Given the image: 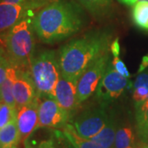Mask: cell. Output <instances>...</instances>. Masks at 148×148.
<instances>
[{"label":"cell","mask_w":148,"mask_h":148,"mask_svg":"<svg viewBox=\"0 0 148 148\" xmlns=\"http://www.w3.org/2000/svg\"><path fill=\"white\" fill-rule=\"evenodd\" d=\"M84 24L82 8L69 0H58L41 8L32 20L41 42L52 45L77 33Z\"/></svg>","instance_id":"obj_1"},{"label":"cell","mask_w":148,"mask_h":148,"mask_svg":"<svg viewBox=\"0 0 148 148\" xmlns=\"http://www.w3.org/2000/svg\"><path fill=\"white\" fill-rule=\"evenodd\" d=\"M111 34L107 31L91 32L63 45L58 53L61 75L78 80L93 61L110 49Z\"/></svg>","instance_id":"obj_2"},{"label":"cell","mask_w":148,"mask_h":148,"mask_svg":"<svg viewBox=\"0 0 148 148\" xmlns=\"http://www.w3.org/2000/svg\"><path fill=\"white\" fill-rule=\"evenodd\" d=\"M32 21L26 17L8 30L5 36L8 58L17 69H30L35 40Z\"/></svg>","instance_id":"obj_3"},{"label":"cell","mask_w":148,"mask_h":148,"mask_svg":"<svg viewBox=\"0 0 148 148\" xmlns=\"http://www.w3.org/2000/svg\"><path fill=\"white\" fill-rule=\"evenodd\" d=\"M30 73L38 98H53L55 86L61 77L58 54L55 50H44L33 56Z\"/></svg>","instance_id":"obj_4"},{"label":"cell","mask_w":148,"mask_h":148,"mask_svg":"<svg viewBox=\"0 0 148 148\" xmlns=\"http://www.w3.org/2000/svg\"><path fill=\"white\" fill-rule=\"evenodd\" d=\"M110 63V55L107 51L93 61L80 76L77 80V100L79 104L89 99L95 92Z\"/></svg>","instance_id":"obj_5"},{"label":"cell","mask_w":148,"mask_h":148,"mask_svg":"<svg viewBox=\"0 0 148 148\" xmlns=\"http://www.w3.org/2000/svg\"><path fill=\"white\" fill-rule=\"evenodd\" d=\"M130 86H132L130 81L118 73L110 61L96 88L95 95L101 105L106 106L119 99L126 88Z\"/></svg>","instance_id":"obj_6"},{"label":"cell","mask_w":148,"mask_h":148,"mask_svg":"<svg viewBox=\"0 0 148 148\" xmlns=\"http://www.w3.org/2000/svg\"><path fill=\"white\" fill-rule=\"evenodd\" d=\"M39 99L37 129L40 127L61 128L70 120L71 112L64 110L53 98L43 97Z\"/></svg>","instance_id":"obj_7"},{"label":"cell","mask_w":148,"mask_h":148,"mask_svg":"<svg viewBox=\"0 0 148 148\" xmlns=\"http://www.w3.org/2000/svg\"><path fill=\"white\" fill-rule=\"evenodd\" d=\"M110 118L104 108L90 109L82 113L73 125L81 137L91 138L106 127Z\"/></svg>","instance_id":"obj_8"},{"label":"cell","mask_w":148,"mask_h":148,"mask_svg":"<svg viewBox=\"0 0 148 148\" xmlns=\"http://www.w3.org/2000/svg\"><path fill=\"white\" fill-rule=\"evenodd\" d=\"M13 95L16 109L31 104L37 99L36 88L29 69H17L16 77L13 85Z\"/></svg>","instance_id":"obj_9"},{"label":"cell","mask_w":148,"mask_h":148,"mask_svg":"<svg viewBox=\"0 0 148 148\" xmlns=\"http://www.w3.org/2000/svg\"><path fill=\"white\" fill-rule=\"evenodd\" d=\"M53 99L64 110L71 113L75 110L80 105L77 100V80L61 75L54 89Z\"/></svg>","instance_id":"obj_10"},{"label":"cell","mask_w":148,"mask_h":148,"mask_svg":"<svg viewBox=\"0 0 148 148\" xmlns=\"http://www.w3.org/2000/svg\"><path fill=\"white\" fill-rule=\"evenodd\" d=\"M39 99L31 104L23 106L17 109L16 121L21 136V141L24 142L31 136L32 132L37 129L39 116H38Z\"/></svg>","instance_id":"obj_11"},{"label":"cell","mask_w":148,"mask_h":148,"mask_svg":"<svg viewBox=\"0 0 148 148\" xmlns=\"http://www.w3.org/2000/svg\"><path fill=\"white\" fill-rule=\"evenodd\" d=\"M32 8L27 1L23 3L0 2V32L8 31L16 23L27 17Z\"/></svg>","instance_id":"obj_12"},{"label":"cell","mask_w":148,"mask_h":148,"mask_svg":"<svg viewBox=\"0 0 148 148\" xmlns=\"http://www.w3.org/2000/svg\"><path fill=\"white\" fill-rule=\"evenodd\" d=\"M21 142L16 119L0 128V148H14Z\"/></svg>","instance_id":"obj_13"},{"label":"cell","mask_w":148,"mask_h":148,"mask_svg":"<svg viewBox=\"0 0 148 148\" xmlns=\"http://www.w3.org/2000/svg\"><path fill=\"white\" fill-rule=\"evenodd\" d=\"M16 71L17 68L11 64L8 69L5 81L0 86L3 101L14 109H16V104L13 95V85L16 77Z\"/></svg>","instance_id":"obj_14"},{"label":"cell","mask_w":148,"mask_h":148,"mask_svg":"<svg viewBox=\"0 0 148 148\" xmlns=\"http://www.w3.org/2000/svg\"><path fill=\"white\" fill-rule=\"evenodd\" d=\"M117 131V125L114 119L110 118V121L98 134L90 139L101 148H112Z\"/></svg>","instance_id":"obj_15"},{"label":"cell","mask_w":148,"mask_h":148,"mask_svg":"<svg viewBox=\"0 0 148 148\" xmlns=\"http://www.w3.org/2000/svg\"><path fill=\"white\" fill-rule=\"evenodd\" d=\"M132 88V100L136 104L148 100V69L138 74Z\"/></svg>","instance_id":"obj_16"},{"label":"cell","mask_w":148,"mask_h":148,"mask_svg":"<svg viewBox=\"0 0 148 148\" xmlns=\"http://www.w3.org/2000/svg\"><path fill=\"white\" fill-rule=\"evenodd\" d=\"M63 132L76 148H101L90 138H84L78 135L72 124L68 123L64 127Z\"/></svg>","instance_id":"obj_17"},{"label":"cell","mask_w":148,"mask_h":148,"mask_svg":"<svg viewBox=\"0 0 148 148\" xmlns=\"http://www.w3.org/2000/svg\"><path fill=\"white\" fill-rule=\"evenodd\" d=\"M88 12L95 16H106L112 8V0H78Z\"/></svg>","instance_id":"obj_18"},{"label":"cell","mask_w":148,"mask_h":148,"mask_svg":"<svg viewBox=\"0 0 148 148\" xmlns=\"http://www.w3.org/2000/svg\"><path fill=\"white\" fill-rule=\"evenodd\" d=\"M132 20L137 27L148 32V1H138L134 4Z\"/></svg>","instance_id":"obj_19"},{"label":"cell","mask_w":148,"mask_h":148,"mask_svg":"<svg viewBox=\"0 0 148 148\" xmlns=\"http://www.w3.org/2000/svg\"><path fill=\"white\" fill-rule=\"evenodd\" d=\"M135 144V137L130 127H123L117 128L114 143L112 148H130Z\"/></svg>","instance_id":"obj_20"},{"label":"cell","mask_w":148,"mask_h":148,"mask_svg":"<svg viewBox=\"0 0 148 148\" xmlns=\"http://www.w3.org/2000/svg\"><path fill=\"white\" fill-rule=\"evenodd\" d=\"M136 110L138 129L139 132L148 126V100L143 103L136 104Z\"/></svg>","instance_id":"obj_21"},{"label":"cell","mask_w":148,"mask_h":148,"mask_svg":"<svg viewBox=\"0 0 148 148\" xmlns=\"http://www.w3.org/2000/svg\"><path fill=\"white\" fill-rule=\"evenodd\" d=\"M17 109L12 108L3 101H0V128L16 119Z\"/></svg>","instance_id":"obj_22"},{"label":"cell","mask_w":148,"mask_h":148,"mask_svg":"<svg viewBox=\"0 0 148 148\" xmlns=\"http://www.w3.org/2000/svg\"><path fill=\"white\" fill-rule=\"evenodd\" d=\"M12 63L8 58L4 54L0 53V86L5 81L7 77L8 69L9 68Z\"/></svg>","instance_id":"obj_23"},{"label":"cell","mask_w":148,"mask_h":148,"mask_svg":"<svg viewBox=\"0 0 148 148\" xmlns=\"http://www.w3.org/2000/svg\"><path fill=\"white\" fill-rule=\"evenodd\" d=\"M111 64H112L114 69H115L118 73H119L121 75L124 76L125 77L128 78L131 76L130 73L127 70L126 65L119 58V57H114V58H113V60H111Z\"/></svg>","instance_id":"obj_24"},{"label":"cell","mask_w":148,"mask_h":148,"mask_svg":"<svg viewBox=\"0 0 148 148\" xmlns=\"http://www.w3.org/2000/svg\"><path fill=\"white\" fill-rule=\"evenodd\" d=\"M28 5L30 6V8L32 10L34 9H38V8H41L45 6L48 5L51 3H53L55 1L58 0H26Z\"/></svg>","instance_id":"obj_25"},{"label":"cell","mask_w":148,"mask_h":148,"mask_svg":"<svg viewBox=\"0 0 148 148\" xmlns=\"http://www.w3.org/2000/svg\"><path fill=\"white\" fill-rule=\"evenodd\" d=\"M26 148H57L55 146L53 138H49L48 140H43L40 143H38L36 146H30V145H26Z\"/></svg>","instance_id":"obj_26"},{"label":"cell","mask_w":148,"mask_h":148,"mask_svg":"<svg viewBox=\"0 0 148 148\" xmlns=\"http://www.w3.org/2000/svg\"><path fill=\"white\" fill-rule=\"evenodd\" d=\"M110 49L111 53L114 56V57H119V53H120V45H119V38H116L114 41L110 45Z\"/></svg>","instance_id":"obj_27"},{"label":"cell","mask_w":148,"mask_h":148,"mask_svg":"<svg viewBox=\"0 0 148 148\" xmlns=\"http://www.w3.org/2000/svg\"><path fill=\"white\" fill-rule=\"evenodd\" d=\"M148 67V55L147 56H144L143 58V61H142V64L140 65V68L138 70V73L143 72L144 70H146V69Z\"/></svg>","instance_id":"obj_28"},{"label":"cell","mask_w":148,"mask_h":148,"mask_svg":"<svg viewBox=\"0 0 148 148\" xmlns=\"http://www.w3.org/2000/svg\"><path fill=\"white\" fill-rule=\"evenodd\" d=\"M138 133H139L140 137L143 139V141H144L145 143H147L148 142V126L146 127V128H144L143 131L139 132Z\"/></svg>","instance_id":"obj_29"},{"label":"cell","mask_w":148,"mask_h":148,"mask_svg":"<svg viewBox=\"0 0 148 148\" xmlns=\"http://www.w3.org/2000/svg\"><path fill=\"white\" fill-rule=\"evenodd\" d=\"M118 1L122 3H123V4H125V5L132 6L134 5L138 0H118Z\"/></svg>","instance_id":"obj_30"},{"label":"cell","mask_w":148,"mask_h":148,"mask_svg":"<svg viewBox=\"0 0 148 148\" xmlns=\"http://www.w3.org/2000/svg\"><path fill=\"white\" fill-rule=\"evenodd\" d=\"M0 2H5V3H23L26 2V0H0Z\"/></svg>","instance_id":"obj_31"},{"label":"cell","mask_w":148,"mask_h":148,"mask_svg":"<svg viewBox=\"0 0 148 148\" xmlns=\"http://www.w3.org/2000/svg\"><path fill=\"white\" fill-rule=\"evenodd\" d=\"M0 101H3V98H2V93H1V89H0Z\"/></svg>","instance_id":"obj_32"},{"label":"cell","mask_w":148,"mask_h":148,"mask_svg":"<svg viewBox=\"0 0 148 148\" xmlns=\"http://www.w3.org/2000/svg\"><path fill=\"white\" fill-rule=\"evenodd\" d=\"M130 148H136L135 147H130ZM141 148H148V144L147 145H146L145 147H141Z\"/></svg>","instance_id":"obj_33"},{"label":"cell","mask_w":148,"mask_h":148,"mask_svg":"<svg viewBox=\"0 0 148 148\" xmlns=\"http://www.w3.org/2000/svg\"><path fill=\"white\" fill-rule=\"evenodd\" d=\"M138 1H148V0H138Z\"/></svg>","instance_id":"obj_34"},{"label":"cell","mask_w":148,"mask_h":148,"mask_svg":"<svg viewBox=\"0 0 148 148\" xmlns=\"http://www.w3.org/2000/svg\"><path fill=\"white\" fill-rule=\"evenodd\" d=\"M14 148H16V147H14Z\"/></svg>","instance_id":"obj_35"}]
</instances>
